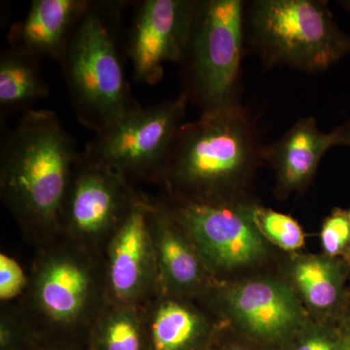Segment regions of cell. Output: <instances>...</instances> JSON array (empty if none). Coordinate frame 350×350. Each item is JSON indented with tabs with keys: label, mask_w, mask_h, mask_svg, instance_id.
I'll return each mask as SVG.
<instances>
[{
	"label": "cell",
	"mask_w": 350,
	"mask_h": 350,
	"mask_svg": "<svg viewBox=\"0 0 350 350\" xmlns=\"http://www.w3.org/2000/svg\"><path fill=\"white\" fill-rule=\"evenodd\" d=\"M245 40L265 68L317 73L350 54V36L325 0H254L245 4Z\"/></svg>",
	"instance_id": "277c9868"
},
{
	"label": "cell",
	"mask_w": 350,
	"mask_h": 350,
	"mask_svg": "<svg viewBox=\"0 0 350 350\" xmlns=\"http://www.w3.org/2000/svg\"><path fill=\"white\" fill-rule=\"evenodd\" d=\"M31 342L24 327L11 315L4 314L0 321V350H25Z\"/></svg>",
	"instance_id": "cb8c5ba5"
},
{
	"label": "cell",
	"mask_w": 350,
	"mask_h": 350,
	"mask_svg": "<svg viewBox=\"0 0 350 350\" xmlns=\"http://www.w3.org/2000/svg\"><path fill=\"white\" fill-rule=\"evenodd\" d=\"M259 129L241 103L202 112L184 122L163 165L170 197L204 202H254L250 188L264 165Z\"/></svg>",
	"instance_id": "6da1fadb"
},
{
	"label": "cell",
	"mask_w": 350,
	"mask_h": 350,
	"mask_svg": "<svg viewBox=\"0 0 350 350\" xmlns=\"http://www.w3.org/2000/svg\"><path fill=\"white\" fill-rule=\"evenodd\" d=\"M79 156L56 113L31 109L21 116L0 153L1 198L21 224L40 232L62 228Z\"/></svg>",
	"instance_id": "7a4b0ae2"
},
{
	"label": "cell",
	"mask_w": 350,
	"mask_h": 350,
	"mask_svg": "<svg viewBox=\"0 0 350 350\" xmlns=\"http://www.w3.org/2000/svg\"><path fill=\"white\" fill-rule=\"evenodd\" d=\"M342 332H344V350H350V331L342 330Z\"/></svg>",
	"instance_id": "f1b7e54d"
},
{
	"label": "cell",
	"mask_w": 350,
	"mask_h": 350,
	"mask_svg": "<svg viewBox=\"0 0 350 350\" xmlns=\"http://www.w3.org/2000/svg\"><path fill=\"white\" fill-rule=\"evenodd\" d=\"M25 350H69L59 345L36 344V340H31Z\"/></svg>",
	"instance_id": "83f0119b"
},
{
	"label": "cell",
	"mask_w": 350,
	"mask_h": 350,
	"mask_svg": "<svg viewBox=\"0 0 350 350\" xmlns=\"http://www.w3.org/2000/svg\"><path fill=\"white\" fill-rule=\"evenodd\" d=\"M29 285L34 310L59 330L91 326L107 303L100 301L107 300L105 278H100L87 250L79 245L46 253Z\"/></svg>",
	"instance_id": "9c48e42d"
},
{
	"label": "cell",
	"mask_w": 350,
	"mask_h": 350,
	"mask_svg": "<svg viewBox=\"0 0 350 350\" xmlns=\"http://www.w3.org/2000/svg\"><path fill=\"white\" fill-rule=\"evenodd\" d=\"M89 0H33L27 15L7 34L11 49L59 61Z\"/></svg>",
	"instance_id": "e0dca14e"
},
{
	"label": "cell",
	"mask_w": 350,
	"mask_h": 350,
	"mask_svg": "<svg viewBox=\"0 0 350 350\" xmlns=\"http://www.w3.org/2000/svg\"><path fill=\"white\" fill-rule=\"evenodd\" d=\"M245 3L198 0L183 64L184 91L202 112L239 103Z\"/></svg>",
	"instance_id": "5b68a950"
},
{
	"label": "cell",
	"mask_w": 350,
	"mask_h": 350,
	"mask_svg": "<svg viewBox=\"0 0 350 350\" xmlns=\"http://www.w3.org/2000/svg\"><path fill=\"white\" fill-rule=\"evenodd\" d=\"M256 344L257 342L248 338L247 344L238 342V340H231L224 345H217V342H215V337H214L208 350H255L254 347Z\"/></svg>",
	"instance_id": "d4e9b609"
},
{
	"label": "cell",
	"mask_w": 350,
	"mask_h": 350,
	"mask_svg": "<svg viewBox=\"0 0 350 350\" xmlns=\"http://www.w3.org/2000/svg\"><path fill=\"white\" fill-rule=\"evenodd\" d=\"M199 299L159 293L142 308L150 350H208L220 320Z\"/></svg>",
	"instance_id": "5bb4252c"
},
{
	"label": "cell",
	"mask_w": 350,
	"mask_h": 350,
	"mask_svg": "<svg viewBox=\"0 0 350 350\" xmlns=\"http://www.w3.org/2000/svg\"><path fill=\"white\" fill-rule=\"evenodd\" d=\"M163 204L187 230L218 282L246 276L269 259V243L253 220L255 202L204 204L170 197Z\"/></svg>",
	"instance_id": "ba28073f"
},
{
	"label": "cell",
	"mask_w": 350,
	"mask_h": 350,
	"mask_svg": "<svg viewBox=\"0 0 350 350\" xmlns=\"http://www.w3.org/2000/svg\"><path fill=\"white\" fill-rule=\"evenodd\" d=\"M126 3L90 1L59 59L76 117L96 135L140 107L126 79L120 44Z\"/></svg>",
	"instance_id": "3957f363"
},
{
	"label": "cell",
	"mask_w": 350,
	"mask_h": 350,
	"mask_svg": "<svg viewBox=\"0 0 350 350\" xmlns=\"http://www.w3.org/2000/svg\"><path fill=\"white\" fill-rule=\"evenodd\" d=\"M189 103L185 94L158 105H142L96 133L81 152L129 181H161L163 165L184 124Z\"/></svg>",
	"instance_id": "8992f818"
},
{
	"label": "cell",
	"mask_w": 350,
	"mask_h": 350,
	"mask_svg": "<svg viewBox=\"0 0 350 350\" xmlns=\"http://www.w3.org/2000/svg\"><path fill=\"white\" fill-rule=\"evenodd\" d=\"M197 3L198 0L138 2L126 49L137 82L155 85L162 80L165 64L181 63Z\"/></svg>",
	"instance_id": "7c38bea8"
},
{
	"label": "cell",
	"mask_w": 350,
	"mask_h": 350,
	"mask_svg": "<svg viewBox=\"0 0 350 350\" xmlns=\"http://www.w3.org/2000/svg\"><path fill=\"white\" fill-rule=\"evenodd\" d=\"M31 284L24 269L13 257L0 255V300L9 301L17 298Z\"/></svg>",
	"instance_id": "603a6c76"
},
{
	"label": "cell",
	"mask_w": 350,
	"mask_h": 350,
	"mask_svg": "<svg viewBox=\"0 0 350 350\" xmlns=\"http://www.w3.org/2000/svg\"><path fill=\"white\" fill-rule=\"evenodd\" d=\"M138 194L114 170L87 160L80 152L64 202L62 227L79 246L111 236Z\"/></svg>",
	"instance_id": "8fae6325"
},
{
	"label": "cell",
	"mask_w": 350,
	"mask_h": 350,
	"mask_svg": "<svg viewBox=\"0 0 350 350\" xmlns=\"http://www.w3.org/2000/svg\"><path fill=\"white\" fill-rule=\"evenodd\" d=\"M335 146L334 131L320 130L312 117L299 119L282 137L265 145L262 159L275 172L276 195L287 198L304 192L317 175L323 157Z\"/></svg>",
	"instance_id": "9a60e30c"
},
{
	"label": "cell",
	"mask_w": 350,
	"mask_h": 350,
	"mask_svg": "<svg viewBox=\"0 0 350 350\" xmlns=\"http://www.w3.org/2000/svg\"><path fill=\"white\" fill-rule=\"evenodd\" d=\"M335 135L336 146H345L350 148V120L344 125L333 130Z\"/></svg>",
	"instance_id": "484cf974"
},
{
	"label": "cell",
	"mask_w": 350,
	"mask_h": 350,
	"mask_svg": "<svg viewBox=\"0 0 350 350\" xmlns=\"http://www.w3.org/2000/svg\"><path fill=\"white\" fill-rule=\"evenodd\" d=\"M349 213H350V208H349ZM345 261L349 262V264L350 265V250H349V254H347V256L345 257Z\"/></svg>",
	"instance_id": "4dcf8cb0"
},
{
	"label": "cell",
	"mask_w": 350,
	"mask_h": 350,
	"mask_svg": "<svg viewBox=\"0 0 350 350\" xmlns=\"http://www.w3.org/2000/svg\"><path fill=\"white\" fill-rule=\"evenodd\" d=\"M39 59L11 49L0 56V110L1 114L31 110L29 105L49 94Z\"/></svg>",
	"instance_id": "ac0fdd59"
},
{
	"label": "cell",
	"mask_w": 350,
	"mask_h": 350,
	"mask_svg": "<svg viewBox=\"0 0 350 350\" xmlns=\"http://www.w3.org/2000/svg\"><path fill=\"white\" fill-rule=\"evenodd\" d=\"M199 300L234 330L278 350L312 319L282 275L258 273L219 282Z\"/></svg>",
	"instance_id": "52a82bcc"
},
{
	"label": "cell",
	"mask_w": 350,
	"mask_h": 350,
	"mask_svg": "<svg viewBox=\"0 0 350 350\" xmlns=\"http://www.w3.org/2000/svg\"><path fill=\"white\" fill-rule=\"evenodd\" d=\"M282 276L315 321L338 326L344 308L350 265L323 254L291 253Z\"/></svg>",
	"instance_id": "2e32d148"
},
{
	"label": "cell",
	"mask_w": 350,
	"mask_h": 350,
	"mask_svg": "<svg viewBox=\"0 0 350 350\" xmlns=\"http://www.w3.org/2000/svg\"><path fill=\"white\" fill-rule=\"evenodd\" d=\"M150 207L151 200L138 195L108 239L103 275L108 303L144 308L159 294Z\"/></svg>",
	"instance_id": "30bf717a"
},
{
	"label": "cell",
	"mask_w": 350,
	"mask_h": 350,
	"mask_svg": "<svg viewBox=\"0 0 350 350\" xmlns=\"http://www.w3.org/2000/svg\"><path fill=\"white\" fill-rule=\"evenodd\" d=\"M150 230L159 293L202 299L218 284L187 230L163 202L151 200Z\"/></svg>",
	"instance_id": "4fadbf2b"
},
{
	"label": "cell",
	"mask_w": 350,
	"mask_h": 350,
	"mask_svg": "<svg viewBox=\"0 0 350 350\" xmlns=\"http://www.w3.org/2000/svg\"><path fill=\"white\" fill-rule=\"evenodd\" d=\"M280 350H344V332L312 319Z\"/></svg>",
	"instance_id": "44dd1931"
},
{
	"label": "cell",
	"mask_w": 350,
	"mask_h": 350,
	"mask_svg": "<svg viewBox=\"0 0 350 350\" xmlns=\"http://www.w3.org/2000/svg\"><path fill=\"white\" fill-rule=\"evenodd\" d=\"M320 243L323 254L345 259L350 250L349 209L336 207L324 219L320 230Z\"/></svg>",
	"instance_id": "7402d4cb"
},
{
	"label": "cell",
	"mask_w": 350,
	"mask_h": 350,
	"mask_svg": "<svg viewBox=\"0 0 350 350\" xmlns=\"http://www.w3.org/2000/svg\"><path fill=\"white\" fill-rule=\"evenodd\" d=\"M89 328L88 350H150L142 308L107 301Z\"/></svg>",
	"instance_id": "d6986e66"
},
{
	"label": "cell",
	"mask_w": 350,
	"mask_h": 350,
	"mask_svg": "<svg viewBox=\"0 0 350 350\" xmlns=\"http://www.w3.org/2000/svg\"><path fill=\"white\" fill-rule=\"evenodd\" d=\"M338 326L342 330L350 331V283L349 287H347V297H345V306L342 308V317H340Z\"/></svg>",
	"instance_id": "4316f807"
},
{
	"label": "cell",
	"mask_w": 350,
	"mask_h": 350,
	"mask_svg": "<svg viewBox=\"0 0 350 350\" xmlns=\"http://www.w3.org/2000/svg\"><path fill=\"white\" fill-rule=\"evenodd\" d=\"M252 216L258 230L271 245L291 254L305 244L303 228L292 216L256 202L252 206Z\"/></svg>",
	"instance_id": "ffe728a7"
},
{
	"label": "cell",
	"mask_w": 350,
	"mask_h": 350,
	"mask_svg": "<svg viewBox=\"0 0 350 350\" xmlns=\"http://www.w3.org/2000/svg\"><path fill=\"white\" fill-rule=\"evenodd\" d=\"M338 3V5L342 6L345 10H347V12L350 13V0H340Z\"/></svg>",
	"instance_id": "f546056e"
}]
</instances>
